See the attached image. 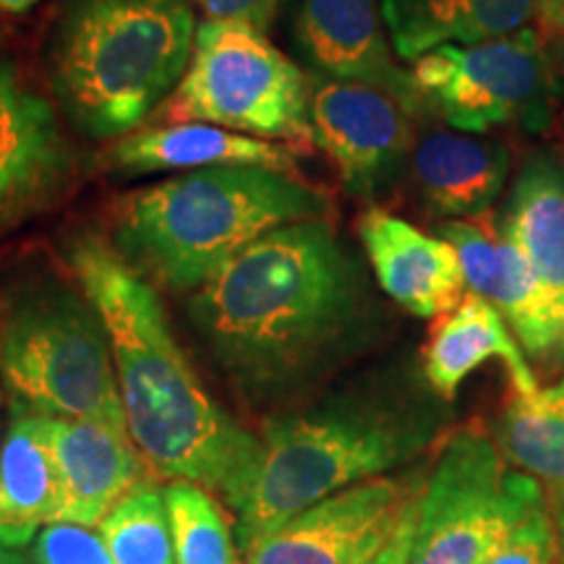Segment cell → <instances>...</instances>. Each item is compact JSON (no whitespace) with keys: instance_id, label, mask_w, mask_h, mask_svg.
<instances>
[{"instance_id":"24","label":"cell","mask_w":564,"mask_h":564,"mask_svg":"<svg viewBox=\"0 0 564 564\" xmlns=\"http://www.w3.org/2000/svg\"><path fill=\"white\" fill-rule=\"evenodd\" d=\"M97 531L116 564H175L165 486H160L152 476L141 478L105 514Z\"/></svg>"},{"instance_id":"9","label":"cell","mask_w":564,"mask_h":564,"mask_svg":"<svg viewBox=\"0 0 564 564\" xmlns=\"http://www.w3.org/2000/svg\"><path fill=\"white\" fill-rule=\"evenodd\" d=\"M421 112L453 131L486 133L518 126L552 133L546 45L533 26L478 45H442L413 63Z\"/></svg>"},{"instance_id":"12","label":"cell","mask_w":564,"mask_h":564,"mask_svg":"<svg viewBox=\"0 0 564 564\" xmlns=\"http://www.w3.org/2000/svg\"><path fill=\"white\" fill-rule=\"evenodd\" d=\"M444 238L460 257L465 285L505 316L528 356L546 366H564V343L552 306L531 262L499 225L497 212L476 220L440 225Z\"/></svg>"},{"instance_id":"16","label":"cell","mask_w":564,"mask_h":564,"mask_svg":"<svg viewBox=\"0 0 564 564\" xmlns=\"http://www.w3.org/2000/svg\"><path fill=\"white\" fill-rule=\"evenodd\" d=\"M358 238L379 288L408 314L440 319L463 301L460 257L444 238L382 207H369L358 217Z\"/></svg>"},{"instance_id":"23","label":"cell","mask_w":564,"mask_h":564,"mask_svg":"<svg viewBox=\"0 0 564 564\" xmlns=\"http://www.w3.org/2000/svg\"><path fill=\"white\" fill-rule=\"evenodd\" d=\"M499 453L510 465L564 497V379L535 392H512L497 423Z\"/></svg>"},{"instance_id":"14","label":"cell","mask_w":564,"mask_h":564,"mask_svg":"<svg viewBox=\"0 0 564 564\" xmlns=\"http://www.w3.org/2000/svg\"><path fill=\"white\" fill-rule=\"evenodd\" d=\"M74 173V150L53 105L0 61V223L51 204Z\"/></svg>"},{"instance_id":"11","label":"cell","mask_w":564,"mask_h":564,"mask_svg":"<svg viewBox=\"0 0 564 564\" xmlns=\"http://www.w3.org/2000/svg\"><path fill=\"white\" fill-rule=\"evenodd\" d=\"M411 112L382 89L358 82L312 79L308 133L333 160L343 188L358 199H377L411 160Z\"/></svg>"},{"instance_id":"5","label":"cell","mask_w":564,"mask_h":564,"mask_svg":"<svg viewBox=\"0 0 564 564\" xmlns=\"http://www.w3.org/2000/svg\"><path fill=\"white\" fill-rule=\"evenodd\" d=\"M194 37L188 0H68L47 55L55 97L89 137H123L178 89Z\"/></svg>"},{"instance_id":"17","label":"cell","mask_w":564,"mask_h":564,"mask_svg":"<svg viewBox=\"0 0 564 564\" xmlns=\"http://www.w3.org/2000/svg\"><path fill=\"white\" fill-rule=\"evenodd\" d=\"M512 171L507 141L434 129L411 152V178L434 220H476L491 212Z\"/></svg>"},{"instance_id":"30","label":"cell","mask_w":564,"mask_h":564,"mask_svg":"<svg viewBox=\"0 0 564 564\" xmlns=\"http://www.w3.org/2000/svg\"><path fill=\"white\" fill-rule=\"evenodd\" d=\"M419 497H421V494H419ZM415 512H419V499H415V505L411 507V510H408L403 523H400V528L394 531L392 539L387 541V546L377 556H373L369 564H411Z\"/></svg>"},{"instance_id":"34","label":"cell","mask_w":564,"mask_h":564,"mask_svg":"<svg viewBox=\"0 0 564 564\" xmlns=\"http://www.w3.org/2000/svg\"><path fill=\"white\" fill-rule=\"evenodd\" d=\"M554 525H556V539H560V546H564V497L556 502Z\"/></svg>"},{"instance_id":"8","label":"cell","mask_w":564,"mask_h":564,"mask_svg":"<svg viewBox=\"0 0 564 564\" xmlns=\"http://www.w3.org/2000/svg\"><path fill=\"white\" fill-rule=\"evenodd\" d=\"M544 502L541 484L510 468L484 426L457 429L423 478L411 564H486Z\"/></svg>"},{"instance_id":"31","label":"cell","mask_w":564,"mask_h":564,"mask_svg":"<svg viewBox=\"0 0 564 564\" xmlns=\"http://www.w3.org/2000/svg\"><path fill=\"white\" fill-rule=\"evenodd\" d=\"M533 19L539 37L549 42L564 34V0H533Z\"/></svg>"},{"instance_id":"6","label":"cell","mask_w":564,"mask_h":564,"mask_svg":"<svg viewBox=\"0 0 564 564\" xmlns=\"http://www.w3.org/2000/svg\"><path fill=\"white\" fill-rule=\"evenodd\" d=\"M0 373L19 415L126 429L116 361L87 295L63 282L17 295L0 327Z\"/></svg>"},{"instance_id":"19","label":"cell","mask_w":564,"mask_h":564,"mask_svg":"<svg viewBox=\"0 0 564 564\" xmlns=\"http://www.w3.org/2000/svg\"><path fill=\"white\" fill-rule=\"evenodd\" d=\"M301 158L303 152L293 144L253 139L207 123H173L129 133L110 152L112 165L129 175L188 167H267L288 173Z\"/></svg>"},{"instance_id":"7","label":"cell","mask_w":564,"mask_h":564,"mask_svg":"<svg viewBox=\"0 0 564 564\" xmlns=\"http://www.w3.org/2000/svg\"><path fill=\"white\" fill-rule=\"evenodd\" d=\"M308 97L312 79L264 32L243 21L207 19L196 26L192 61L162 118L253 139L312 141Z\"/></svg>"},{"instance_id":"13","label":"cell","mask_w":564,"mask_h":564,"mask_svg":"<svg viewBox=\"0 0 564 564\" xmlns=\"http://www.w3.org/2000/svg\"><path fill=\"white\" fill-rule=\"evenodd\" d=\"M293 40L316 74L382 89L421 112L411 70L394 63L382 0H295Z\"/></svg>"},{"instance_id":"1","label":"cell","mask_w":564,"mask_h":564,"mask_svg":"<svg viewBox=\"0 0 564 564\" xmlns=\"http://www.w3.org/2000/svg\"><path fill=\"white\" fill-rule=\"evenodd\" d=\"M358 257L327 220L267 232L188 301L209 361L246 405L291 411L373 327Z\"/></svg>"},{"instance_id":"4","label":"cell","mask_w":564,"mask_h":564,"mask_svg":"<svg viewBox=\"0 0 564 564\" xmlns=\"http://www.w3.org/2000/svg\"><path fill=\"white\" fill-rule=\"evenodd\" d=\"M319 188L267 167L204 171L141 188L121 204L118 253L171 291H199L267 232L322 220Z\"/></svg>"},{"instance_id":"2","label":"cell","mask_w":564,"mask_h":564,"mask_svg":"<svg viewBox=\"0 0 564 564\" xmlns=\"http://www.w3.org/2000/svg\"><path fill=\"white\" fill-rule=\"evenodd\" d=\"M68 262L105 324L126 429L150 474L199 484L236 514L257 474L259 436L215 403L154 288L121 253L100 236H82Z\"/></svg>"},{"instance_id":"18","label":"cell","mask_w":564,"mask_h":564,"mask_svg":"<svg viewBox=\"0 0 564 564\" xmlns=\"http://www.w3.org/2000/svg\"><path fill=\"white\" fill-rule=\"evenodd\" d=\"M497 217L531 262L564 343V147L525 154Z\"/></svg>"},{"instance_id":"33","label":"cell","mask_w":564,"mask_h":564,"mask_svg":"<svg viewBox=\"0 0 564 564\" xmlns=\"http://www.w3.org/2000/svg\"><path fill=\"white\" fill-rule=\"evenodd\" d=\"M37 0H0V11L3 13H24L30 11Z\"/></svg>"},{"instance_id":"20","label":"cell","mask_w":564,"mask_h":564,"mask_svg":"<svg viewBox=\"0 0 564 564\" xmlns=\"http://www.w3.org/2000/svg\"><path fill=\"white\" fill-rule=\"evenodd\" d=\"M491 358H499L510 373L512 392H535L525 350L512 335L505 316L476 293H465L449 314L440 316L423 348V377L442 400H453L465 379Z\"/></svg>"},{"instance_id":"10","label":"cell","mask_w":564,"mask_h":564,"mask_svg":"<svg viewBox=\"0 0 564 564\" xmlns=\"http://www.w3.org/2000/svg\"><path fill=\"white\" fill-rule=\"evenodd\" d=\"M423 478L379 476L356 484L264 533L243 564H369L398 531Z\"/></svg>"},{"instance_id":"22","label":"cell","mask_w":564,"mask_h":564,"mask_svg":"<svg viewBox=\"0 0 564 564\" xmlns=\"http://www.w3.org/2000/svg\"><path fill=\"white\" fill-rule=\"evenodd\" d=\"M61 507V478L45 415H17L0 444V535L11 546L34 544Z\"/></svg>"},{"instance_id":"25","label":"cell","mask_w":564,"mask_h":564,"mask_svg":"<svg viewBox=\"0 0 564 564\" xmlns=\"http://www.w3.org/2000/svg\"><path fill=\"white\" fill-rule=\"evenodd\" d=\"M175 564H243L236 528L217 497L194 481L165 486Z\"/></svg>"},{"instance_id":"3","label":"cell","mask_w":564,"mask_h":564,"mask_svg":"<svg viewBox=\"0 0 564 564\" xmlns=\"http://www.w3.org/2000/svg\"><path fill=\"white\" fill-rule=\"evenodd\" d=\"M440 429L434 405L405 387L364 379L303 408L270 415L259 465L232 514L238 549L350 486L387 476L426 449Z\"/></svg>"},{"instance_id":"26","label":"cell","mask_w":564,"mask_h":564,"mask_svg":"<svg viewBox=\"0 0 564 564\" xmlns=\"http://www.w3.org/2000/svg\"><path fill=\"white\" fill-rule=\"evenodd\" d=\"M32 564H116L97 528L53 523L37 533Z\"/></svg>"},{"instance_id":"35","label":"cell","mask_w":564,"mask_h":564,"mask_svg":"<svg viewBox=\"0 0 564 564\" xmlns=\"http://www.w3.org/2000/svg\"><path fill=\"white\" fill-rule=\"evenodd\" d=\"M560 564H564V546H560Z\"/></svg>"},{"instance_id":"21","label":"cell","mask_w":564,"mask_h":564,"mask_svg":"<svg viewBox=\"0 0 564 564\" xmlns=\"http://www.w3.org/2000/svg\"><path fill=\"white\" fill-rule=\"evenodd\" d=\"M394 55L419 61L442 45H478L525 30L533 0H382Z\"/></svg>"},{"instance_id":"27","label":"cell","mask_w":564,"mask_h":564,"mask_svg":"<svg viewBox=\"0 0 564 564\" xmlns=\"http://www.w3.org/2000/svg\"><path fill=\"white\" fill-rule=\"evenodd\" d=\"M486 564H560V539L549 502L535 507Z\"/></svg>"},{"instance_id":"28","label":"cell","mask_w":564,"mask_h":564,"mask_svg":"<svg viewBox=\"0 0 564 564\" xmlns=\"http://www.w3.org/2000/svg\"><path fill=\"white\" fill-rule=\"evenodd\" d=\"M282 0H196V6L217 21H243L253 30L267 32L278 17Z\"/></svg>"},{"instance_id":"32","label":"cell","mask_w":564,"mask_h":564,"mask_svg":"<svg viewBox=\"0 0 564 564\" xmlns=\"http://www.w3.org/2000/svg\"><path fill=\"white\" fill-rule=\"evenodd\" d=\"M0 564H32V554H26L24 549L11 546L9 541L0 535Z\"/></svg>"},{"instance_id":"15","label":"cell","mask_w":564,"mask_h":564,"mask_svg":"<svg viewBox=\"0 0 564 564\" xmlns=\"http://www.w3.org/2000/svg\"><path fill=\"white\" fill-rule=\"evenodd\" d=\"M45 432L61 478L55 523L97 528L141 478L152 476L129 429L45 415Z\"/></svg>"},{"instance_id":"29","label":"cell","mask_w":564,"mask_h":564,"mask_svg":"<svg viewBox=\"0 0 564 564\" xmlns=\"http://www.w3.org/2000/svg\"><path fill=\"white\" fill-rule=\"evenodd\" d=\"M549 61V100H552V133L564 147V34L544 42Z\"/></svg>"}]
</instances>
